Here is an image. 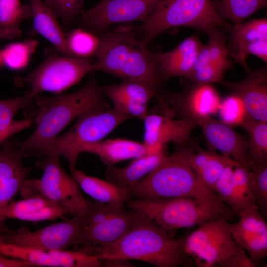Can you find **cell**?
Wrapping results in <instances>:
<instances>
[{
    "instance_id": "cell-30",
    "label": "cell",
    "mask_w": 267,
    "mask_h": 267,
    "mask_svg": "<svg viewBox=\"0 0 267 267\" xmlns=\"http://www.w3.org/2000/svg\"><path fill=\"white\" fill-rule=\"evenodd\" d=\"M38 44L36 40L9 44L0 51L2 65L10 70L18 71L26 67Z\"/></svg>"
},
{
    "instance_id": "cell-26",
    "label": "cell",
    "mask_w": 267,
    "mask_h": 267,
    "mask_svg": "<svg viewBox=\"0 0 267 267\" xmlns=\"http://www.w3.org/2000/svg\"><path fill=\"white\" fill-rule=\"evenodd\" d=\"M32 17L29 4L20 0H0V39L11 40L20 37V24Z\"/></svg>"
},
{
    "instance_id": "cell-39",
    "label": "cell",
    "mask_w": 267,
    "mask_h": 267,
    "mask_svg": "<svg viewBox=\"0 0 267 267\" xmlns=\"http://www.w3.org/2000/svg\"><path fill=\"white\" fill-rule=\"evenodd\" d=\"M85 0H44L57 18L70 22L80 15Z\"/></svg>"
},
{
    "instance_id": "cell-34",
    "label": "cell",
    "mask_w": 267,
    "mask_h": 267,
    "mask_svg": "<svg viewBox=\"0 0 267 267\" xmlns=\"http://www.w3.org/2000/svg\"><path fill=\"white\" fill-rule=\"evenodd\" d=\"M205 33L208 36V41L206 45L210 62L219 66L225 72L230 69L232 62L226 48L227 36L218 27L210 28Z\"/></svg>"
},
{
    "instance_id": "cell-10",
    "label": "cell",
    "mask_w": 267,
    "mask_h": 267,
    "mask_svg": "<svg viewBox=\"0 0 267 267\" xmlns=\"http://www.w3.org/2000/svg\"><path fill=\"white\" fill-rule=\"evenodd\" d=\"M91 71L93 63L88 58L52 55L19 78L18 82L28 85L34 97L44 91L60 94Z\"/></svg>"
},
{
    "instance_id": "cell-17",
    "label": "cell",
    "mask_w": 267,
    "mask_h": 267,
    "mask_svg": "<svg viewBox=\"0 0 267 267\" xmlns=\"http://www.w3.org/2000/svg\"><path fill=\"white\" fill-rule=\"evenodd\" d=\"M125 207L107 220L86 226L77 249L83 251L110 245L121 238L144 214Z\"/></svg>"
},
{
    "instance_id": "cell-23",
    "label": "cell",
    "mask_w": 267,
    "mask_h": 267,
    "mask_svg": "<svg viewBox=\"0 0 267 267\" xmlns=\"http://www.w3.org/2000/svg\"><path fill=\"white\" fill-rule=\"evenodd\" d=\"M168 156L166 149L133 159L124 168L106 166V179L130 190L139 180L164 162Z\"/></svg>"
},
{
    "instance_id": "cell-31",
    "label": "cell",
    "mask_w": 267,
    "mask_h": 267,
    "mask_svg": "<svg viewBox=\"0 0 267 267\" xmlns=\"http://www.w3.org/2000/svg\"><path fill=\"white\" fill-rule=\"evenodd\" d=\"M66 45L71 56L88 58L97 51L99 38L81 28L74 29L65 36Z\"/></svg>"
},
{
    "instance_id": "cell-27",
    "label": "cell",
    "mask_w": 267,
    "mask_h": 267,
    "mask_svg": "<svg viewBox=\"0 0 267 267\" xmlns=\"http://www.w3.org/2000/svg\"><path fill=\"white\" fill-rule=\"evenodd\" d=\"M248 135L247 161L251 166L267 159V122L249 118L241 125Z\"/></svg>"
},
{
    "instance_id": "cell-46",
    "label": "cell",
    "mask_w": 267,
    "mask_h": 267,
    "mask_svg": "<svg viewBox=\"0 0 267 267\" xmlns=\"http://www.w3.org/2000/svg\"><path fill=\"white\" fill-rule=\"evenodd\" d=\"M106 0H100V1H106Z\"/></svg>"
},
{
    "instance_id": "cell-38",
    "label": "cell",
    "mask_w": 267,
    "mask_h": 267,
    "mask_svg": "<svg viewBox=\"0 0 267 267\" xmlns=\"http://www.w3.org/2000/svg\"><path fill=\"white\" fill-rule=\"evenodd\" d=\"M232 180L235 189L246 211L257 207L252 191L249 170L240 165L235 167L232 174Z\"/></svg>"
},
{
    "instance_id": "cell-25",
    "label": "cell",
    "mask_w": 267,
    "mask_h": 267,
    "mask_svg": "<svg viewBox=\"0 0 267 267\" xmlns=\"http://www.w3.org/2000/svg\"><path fill=\"white\" fill-rule=\"evenodd\" d=\"M34 30L50 43L62 55L71 56L68 50L65 35L57 18L42 0H29Z\"/></svg>"
},
{
    "instance_id": "cell-12",
    "label": "cell",
    "mask_w": 267,
    "mask_h": 267,
    "mask_svg": "<svg viewBox=\"0 0 267 267\" xmlns=\"http://www.w3.org/2000/svg\"><path fill=\"white\" fill-rule=\"evenodd\" d=\"M87 225L85 214L31 231L25 226L0 234V242L45 251L77 248Z\"/></svg>"
},
{
    "instance_id": "cell-3",
    "label": "cell",
    "mask_w": 267,
    "mask_h": 267,
    "mask_svg": "<svg viewBox=\"0 0 267 267\" xmlns=\"http://www.w3.org/2000/svg\"><path fill=\"white\" fill-rule=\"evenodd\" d=\"M87 252L98 255L101 259L135 260L158 267L193 265L183 249L182 238L174 239L144 214L114 243Z\"/></svg>"
},
{
    "instance_id": "cell-41",
    "label": "cell",
    "mask_w": 267,
    "mask_h": 267,
    "mask_svg": "<svg viewBox=\"0 0 267 267\" xmlns=\"http://www.w3.org/2000/svg\"><path fill=\"white\" fill-rule=\"evenodd\" d=\"M87 209L85 214L87 226L99 223L113 215L125 206H117L87 200Z\"/></svg>"
},
{
    "instance_id": "cell-5",
    "label": "cell",
    "mask_w": 267,
    "mask_h": 267,
    "mask_svg": "<svg viewBox=\"0 0 267 267\" xmlns=\"http://www.w3.org/2000/svg\"><path fill=\"white\" fill-rule=\"evenodd\" d=\"M175 145L174 153L130 190V199L179 197L209 199L218 197L214 191L199 182L179 146Z\"/></svg>"
},
{
    "instance_id": "cell-2",
    "label": "cell",
    "mask_w": 267,
    "mask_h": 267,
    "mask_svg": "<svg viewBox=\"0 0 267 267\" xmlns=\"http://www.w3.org/2000/svg\"><path fill=\"white\" fill-rule=\"evenodd\" d=\"M93 56V71H100L123 80L143 83L159 92L163 82L156 53L149 50L138 38L134 27L116 28L99 37Z\"/></svg>"
},
{
    "instance_id": "cell-32",
    "label": "cell",
    "mask_w": 267,
    "mask_h": 267,
    "mask_svg": "<svg viewBox=\"0 0 267 267\" xmlns=\"http://www.w3.org/2000/svg\"><path fill=\"white\" fill-rule=\"evenodd\" d=\"M236 166H228L222 172L214 187L213 191L219 198L239 216L246 210L234 186L232 174Z\"/></svg>"
},
{
    "instance_id": "cell-22",
    "label": "cell",
    "mask_w": 267,
    "mask_h": 267,
    "mask_svg": "<svg viewBox=\"0 0 267 267\" xmlns=\"http://www.w3.org/2000/svg\"><path fill=\"white\" fill-rule=\"evenodd\" d=\"M81 152L97 156L106 166L150 154L143 142L119 138L101 140L87 144L82 147Z\"/></svg>"
},
{
    "instance_id": "cell-15",
    "label": "cell",
    "mask_w": 267,
    "mask_h": 267,
    "mask_svg": "<svg viewBox=\"0 0 267 267\" xmlns=\"http://www.w3.org/2000/svg\"><path fill=\"white\" fill-rule=\"evenodd\" d=\"M144 123L143 144L149 154L166 149L169 142L180 143L190 140L192 130L198 125L190 119H175L164 114L149 113L142 120Z\"/></svg>"
},
{
    "instance_id": "cell-20",
    "label": "cell",
    "mask_w": 267,
    "mask_h": 267,
    "mask_svg": "<svg viewBox=\"0 0 267 267\" xmlns=\"http://www.w3.org/2000/svg\"><path fill=\"white\" fill-rule=\"evenodd\" d=\"M203 44L198 37L193 35L184 39L172 50L156 53L162 81L172 77H185L191 70Z\"/></svg>"
},
{
    "instance_id": "cell-35",
    "label": "cell",
    "mask_w": 267,
    "mask_h": 267,
    "mask_svg": "<svg viewBox=\"0 0 267 267\" xmlns=\"http://www.w3.org/2000/svg\"><path fill=\"white\" fill-rule=\"evenodd\" d=\"M250 178L253 195L258 209L264 217L267 211V162L251 166Z\"/></svg>"
},
{
    "instance_id": "cell-21",
    "label": "cell",
    "mask_w": 267,
    "mask_h": 267,
    "mask_svg": "<svg viewBox=\"0 0 267 267\" xmlns=\"http://www.w3.org/2000/svg\"><path fill=\"white\" fill-rule=\"evenodd\" d=\"M68 215L58 204L39 195H32L20 200H12L7 207L4 217L37 222L54 220Z\"/></svg>"
},
{
    "instance_id": "cell-45",
    "label": "cell",
    "mask_w": 267,
    "mask_h": 267,
    "mask_svg": "<svg viewBox=\"0 0 267 267\" xmlns=\"http://www.w3.org/2000/svg\"><path fill=\"white\" fill-rule=\"evenodd\" d=\"M2 65V60H1V53H0V66Z\"/></svg>"
},
{
    "instance_id": "cell-4",
    "label": "cell",
    "mask_w": 267,
    "mask_h": 267,
    "mask_svg": "<svg viewBox=\"0 0 267 267\" xmlns=\"http://www.w3.org/2000/svg\"><path fill=\"white\" fill-rule=\"evenodd\" d=\"M126 204L129 209L146 215L166 231L199 226L213 220L229 221L235 215L218 197L209 199L193 197L130 199Z\"/></svg>"
},
{
    "instance_id": "cell-11",
    "label": "cell",
    "mask_w": 267,
    "mask_h": 267,
    "mask_svg": "<svg viewBox=\"0 0 267 267\" xmlns=\"http://www.w3.org/2000/svg\"><path fill=\"white\" fill-rule=\"evenodd\" d=\"M183 78L180 81L182 85L180 90L160 89L158 92L156 97L160 113L172 118L192 119L197 124L218 112L222 99L211 84L197 85Z\"/></svg>"
},
{
    "instance_id": "cell-43",
    "label": "cell",
    "mask_w": 267,
    "mask_h": 267,
    "mask_svg": "<svg viewBox=\"0 0 267 267\" xmlns=\"http://www.w3.org/2000/svg\"><path fill=\"white\" fill-rule=\"evenodd\" d=\"M30 263L0 255V267H33Z\"/></svg>"
},
{
    "instance_id": "cell-24",
    "label": "cell",
    "mask_w": 267,
    "mask_h": 267,
    "mask_svg": "<svg viewBox=\"0 0 267 267\" xmlns=\"http://www.w3.org/2000/svg\"><path fill=\"white\" fill-rule=\"evenodd\" d=\"M72 175L79 186L94 201L113 205L125 206L130 199V190L107 180L89 176L76 170Z\"/></svg>"
},
{
    "instance_id": "cell-8",
    "label": "cell",
    "mask_w": 267,
    "mask_h": 267,
    "mask_svg": "<svg viewBox=\"0 0 267 267\" xmlns=\"http://www.w3.org/2000/svg\"><path fill=\"white\" fill-rule=\"evenodd\" d=\"M131 118L114 108L94 109L86 112L77 118L69 131L52 140L44 157H63L72 173L76 170L83 146L102 140L116 127Z\"/></svg>"
},
{
    "instance_id": "cell-9",
    "label": "cell",
    "mask_w": 267,
    "mask_h": 267,
    "mask_svg": "<svg viewBox=\"0 0 267 267\" xmlns=\"http://www.w3.org/2000/svg\"><path fill=\"white\" fill-rule=\"evenodd\" d=\"M37 162L43 170L39 179L27 178L19 192L23 198L39 194L55 202L72 216H82L87 209V200L82 194L72 175L61 165L59 157L49 155Z\"/></svg>"
},
{
    "instance_id": "cell-37",
    "label": "cell",
    "mask_w": 267,
    "mask_h": 267,
    "mask_svg": "<svg viewBox=\"0 0 267 267\" xmlns=\"http://www.w3.org/2000/svg\"><path fill=\"white\" fill-rule=\"evenodd\" d=\"M34 98L28 90L18 96L0 100V130L9 127L17 113L29 105Z\"/></svg>"
},
{
    "instance_id": "cell-33",
    "label": "cell",
    "mask_w": 267,
    "mask_h": 267,
    "mask_svg": "<svg viewBox=\"0 0 267 267\" xmlns=\"http://www.w3.org/2000/svg\"><path fill=\"white\" fill-rule=\"evenodd\" d=\"M238 163L231 157L211 151L210 155L196 176L199 182L213 191L214 187L224 169Z\"/></svg>"
},
{
    "instance_id": "cell-1",
    "label": "cell",
    "mask_w": 267,
    "mask_h": 267,
    "mask_svg": "<svg viewBox=\"0 0 267 267\" xmlns=\"http://www.w3.org/2000/svg\"><path fill=\"white\" fill-rule=\"evenodd\" d=\"M36 97L38 109L33 120L35 131L18 146L24 157L44 156L52 140L74 119L94 109L111 108L94 78L71 93Z\"/></svg>"
},
{
    "instance_id": "cell-29",
    "label": "cell",
    "mask_w": 267,
    "mask_h": 267,
    "mask_svg": "<svg viewBox=\"0 0 267 267\" xmlns=\"http://www.w3.org/2000/svg\"><path fill=\"white\" fill-rule=\"evenodd\" d=\"M104 96L109 99L119 97L129 102L148 105L151 99L156 97L158 92L148 86L134 81L123 80L119 84L101 87Z\"/></svg>"
},
{
    "instance_id": "cell-13",
    "label": "cell",
    "mask_w": 267,
    "mask_h": 267,
    "mask_svg": "<svg viewBox=\"0 0 267 267\" xmlns=\"http://www.w3.org/2000/svg\"><path fill=\"white\" fill-rule=\"evenodd\" d=\"M161 0H108L99 1L82 12L79 21L94 31H103L111 25L145 21Z\"/></svg>"
},
{
    "instance_id": "cell-14",
    "label": "cell",
    "mask_w": 267,
    "mask_h": 267,
    "mask_svg": "<svg viewBox=\"0 0 267 267\" xmlns=\"http://www.w3.org/2000/svg\"><path fill=\"white\" fill-rule=\"evenodd\" d=\"M228 32L226 48L228 56L243 67L251 70L246 61L254 55L267 63V18L254 19L238 24L225 21L222 26Z\"/></svg>"
},
{
    "instance_id": "cell-6",
    "label": "cell",
    "mask_w": 267,
    "mask_h": 267,
    "mask_svg": "<svg viewBox=\"0 0 267 267\" xmlns=\"http://www.w3.org/2000/svg\"><path fill=\"white\" fill-rule=\"evenodd\" d=\"M225 22L212 0H161L149 17L134 27L138 38L146 44L172 28L187 27L205 32Z\"/></svg>"
},
{
    "instance_id": "cell-42",
    "label": "cell",
    "mask_w": 267,
    "mask_h": 267,
    "mask_svg": "<svg viewBox=\"0 0 267 267\" xmlns=\"http://www.w3.org/2000/svg\"><path fill=\"white\" fill-rule=\"evenodd\" d=\"M33 122L31 119L14 121L7 128L0 130V143L3 142L13 134L29 127Z\"/></svg>"
},
{
    "instance_id": "cell-19",
    "label": "cell",
    "mask_w": 267,
    "mask_h": 267,
    "mask_svg": "<svg viewBox=\"0 0 267 267\" xmlns=\"http://www.w3.org/2000/svg\"><path fill=\"white\" fill-rule=\"evenodd\" d=\"M204 136L214 148L231 157L248 169L247 140L221 121L207 117L197 123Z\"/></svg>"
},
{
    "instance_id": "cell-44",
    "label": "cell",
    "mask_w": 267,
    "mask_h": 267,
    "mask_svg": "<svg viewBox=\"0 0 267 267\" xmlns=\"http://www.w3.org/2000/svg\"><path fill=\"white\" fill-rule=\"evenodd\" d=\"M102 267H133L129 261L123 260L101 259Z\"/></svg>"
},
{
    "instance_id": "cell-28",
    "label": "cell",
    "mask_w": 267,
    "mask_h": 267,
    "mask_svg": "<svg viewBox=\"0 0 267 267\" xmlns=\"http://www.w3.org/2000/svg\"><path fill=\"white\" fill-rule=\"evenodd\" d=\"M219 16L225 21L238 24L267 6V0H212Z\"/></svg>"
},
{
    "instance_id": "cell-36",
    "label": "cell",
    "mask_w": 267,
    "mask_h": 267,
    "mask_svg": "<svg viewBox=\"0 0 267 267\" xmlns=\"http://www.w3.org/2000/svg\"><path fill=\"white\" fill-rule=\"evenodd\" d=\"M218 112L221 121L230 127L241 126L250 118L241 99L231 93L221 99Z\"/></svg>"
},
{
    "instance_id": "cell-40",
    "label": "cell",
    "mask_w": 267,
    "mask_h": 267,
    "mask_svg": "<svg viewBox=\"0 0 267 267\" xmlns=\"http://www.w3.org/2000/svg\"><path fill=\"white\" fill-rule=\"evenodd\" d=\"M224 72L222 68L210 62L201 68L191 71L183 78L197 85L211 84L222 81Z\"/></svg>"
},
{
    "instance_id": "cell-18",
    "label": "cell",
    "mask_w": 267,
    "mask_h": 267,
    "mask_svg": "<svg viewBox=\"0 0 267 267\" xmlns=\"http://www.w3.org/2000/svg\"><path fill=\"white\" fill-rule=\"evenodd\" d=\"M239 220L230 223L235 242L249 254L250 260L257 263L267 256V225L257 207L242 213Z\"/></svg>"
},
{
    "instance_id": "cell-16",
    "label": "cell",
    "mask_w": 267,
    "mask_h": 267,
    "mask_svg": "<svg viewBox=\"0 0 267 267\" xmlns=\"http://www.w3.org/2000/svg\"><path fill=\"white\" fill-rule=\"evenodd\" d=\"M247 74L240 81L219 83L241 99L250 118L267 122V65Z\"/></svg>"
},
{
    "instance_id": "cell-7",
    "label": "cell",
    "mask_w": 267,
    "mask_h": 267,
    "mask_svg": "<svg viewBox=\"0 0 267 267\" xmlns=\"http://www.w3.org/2000/svg\"><path fill=\"white\" fill-rule=\"evenodd\" d=\"M230 223L213 220L182 238L183 249L197 266L237 267L246 254L233 239Z\"/></svg>"
}]
</instances>
